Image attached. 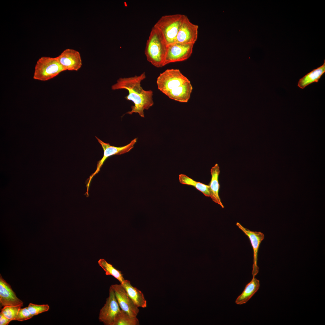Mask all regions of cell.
I'll list each match as a JSON object with an SVG mask.
<instances>
[{"label":"cell","mask_w":325,"mask_h":325,"mask_svg":"<svg viewBox=\"0 0 325 325\" xmlns=\"http://www.w3.org/2000/svg\"><path fill=\"white\" fill-rule=\"evenodd\" d=\"M145 78V74L144 72L138 76L120 78L112 86V90L125 89L128 91V94L125 98L132 101L134 105L132 106L131 110L126 113L131 115L133 113H138L144 118V110L148 109L153 104L152 91L144 90L141 86V81Z\"/></svg>","instance_id":"1"},{"label":"cell","mask_w":325,"mask_h":325,"mask_svg":"<svg viewBox=\"0 0 325 325\" xmlns=\"http://www.w3.org/2000/svg\"><path fill=\"white\" fill-rule=\"evenodd\" d=\"M158 88L169 98L182 103L187 102L193 87L190 81L178 69H168L157 78Z\"/></svg>","instance_id":"2"},{"label":"cell","mask_w":325,"mask_h":325,"mask_svg":"<svg viewBox=\"0 0 325 325\" xmlns=\"http://www.w3.org/2000/svg\"><path fill=\"white\" fill-rule=\"evenodd\" d=\"M167 47L160 31L153 26L147 41L145 50L148 61L158 68L164 66Z\"/></svg>","instance_id":"3"},{"label":"cell","mask_w":325,"mask_h":325,"mask_svg":"<svg viewBox=\"0 0 325 325\" xmlns=\"http://www.w3.org/2000/svg\"><path fill=\"white\" fill-rule=\"evenodd\" d=\"M185 16L181 14L164 15L154 26L160 31L167 46L175 43Z\"/></svg>","instance_id":"4"},{"label":"cell","mask_w":325,"mask_h":325,"mask_svg":"<svg viewBox=\"0 0 325 325\" xmlns=\"http://www.w3.org/2000/svg\"><path fill=\"white\" fill-rule=\"evenodd\" d=\"M66 70L57 57H42L37 62L33 76L34 79L46 81L55 77Z\"/></svg>","instance_id":"5"},{"label":"cell","mask_w":325,"mask_h":325,"mask_svg":"<svg viewBox=\"0 0 325 325\" xmlns=\"http://www.w3.org/2000/svg\"><path fill=\"white\" fill-rule=\"evenodd\" d=\"M99 143L101 145L104 150L103 157L98 162L97 165L95 172L90 176L87 185V191L88 193L90 183L93 177L98 173L103 165L104 162L109 157L115 155H121L130 151L134 147L137 138H135L132 140L128 144L122 147H117L111 145L109 143H106L95 136Z\"/></svg>","instance_id":"6"},{"label":"cell","mask_w":325,"mask_h":325,"mask_svg":"<svg viewBox=\"0 0 325 325\" xmlns=\"http://www.w3.org/2000/svg\"><path fill=\"white\" fill-rule=\"evenodd\" d=\"M194 45L175 42L168 45L164 66L187 60L192 54Z\"/></svg>","instance_id":"7"},{"label":"cell","mask_w":325,"mask_h":325,"mask_svg":"<svg viewBox=\"0 0 325 325\" xmlns=\"http://www.w3.org/2000/svg\"><path fill=\"white\" fill-rule=\"evenodd\" d=\"M120 310L114 292L110 286L109 296L100 310L98 319L105 325H113L116 315Z\"/></svg>","instance_id":"8"},{"label":"cell","mask_w":325,"mask_h":325,"mask_svg":"<svg viewBox=\"0 0 325 325\" xmlns=\"http://www.w3.org/2000/svg\"><path fill=\"white\" fill-rule=\"evenodd\" d=\"M199 26L192 23L185 15L181 24L175 42L194 44L198 36Z\"/></svg>","instance_id":"9"},{"label":"cell","mask_w":325,"mask_h":325,"mask_svg":"<svg viewBox=\"0 0 325 325\" xmlns=\"http://www.w3.org/2000/svg\"><path fill=\"white\" fill-rule=\"evenodd\" d=\"M113 289L117 302L121 309L132 317H136L139 310L129 297L121 284H113Z\"/></svg>","instance_id":"10"},{"label":"cell","mask_w":325,"mask_h":325,"mask_svg":"<svg viewBox=\"0 0 325 325\" xmlns=\"http://www.w3.org/2000/svg\"><path fill=\"white\" fill-rule=\"evenodd\" d=\"M236 225L248 237L250 240L253 252L252 274L253 277H255L259 271V268L257 264L258 253L260 245L264 238V235L260 232L252 231L245 228L239 222L237 223Z\"/></svg>","instance_id":"11"},{"label":"cell","mask_w":325,"mask_h":325,"mask_svg":"<svg viewBox=\"0 0 325 325\" xmlns=\"http://www.w3.org/2000/svg\"><path fill=\"white\" fill-rule=\"evenodd\" d=\"M60 63L66 70L78 71L82 66V60L79 52L71 49L64 50L57 57Z\"/></svg>","instance_id":"12"},{"label":"cell","mask_w":325,"mask_h":325,"mask_svg":"<svg viewBox=\"0 0 325 325\" xmlns=\"http://www.w3.org/2000/svg\"><path fill=\"white\" fill-rule=\"evenodd\" d=\"M0 302L5 306H23L22 301L18 298L11 286L0 276Z\"/></svg>","instance_id":"13"},{"label":"cell","mask_w":325,"mask_h":325,"mask_svg":"<svg viewBox=\"0 0 325 325\" xmlns=\"http://www.w3.org/2000/svg\"><path fill=\"white\" fill-rule=\"evenodd\" d=\"M211 178L210 183V190L211 198L213 201L220 205L222 208L224 206L221 203L218 194L220 185L218 181V177L220 172L219 167L218 164H216L211 169Z\"/></svg>","instance_id":"14"},{"label":"cell","mask_w":325,"mask_h":325,"mask_svg":"<svg viewBox=\"0 0 325 325\" xmlns=\"http://www.w3.org/2000/svg\"><path fill=\"white\" fill-rule=\"evenodd\" d=\"M121 284L138 307L145 308L147 307V301L145 299L144 294L139 290L133 286L129 280H125L124 282Z\"/></svg>","instance_id":"15"},{"label":"cell","mask_w":325,"mask_h":325,"mask_svg":"<svg viewBox=\"0 0 325 325\" xmlns=\"http://www.w3.org/2000/svg\"><path fill=\"white\" fill-rule=\"evenodd\" d=\"M260 287L259 281L253 277L252 280L246 285L242 293L235 301L237 305L246 303L257 292Z\"/></svg>","instance_id":"16"},{"label":"cell","mask_w":325,"mask_h":325,"mask_svg":"<svg viewBox=\"0 0 325 325\" xmlns=\"http://www.w3.org/2000/svg\"><path fill=\"white\" fill-rule=\"evenodd\" d=\"M325 72V60L323 64L307 73L299 79L298 86L304 89L308 85L314 82H317Z\"/></svg>","instance_id":"17"},{"label":"cell","mask_w":325,"mask_h":325,"mask_svg":"<svg viewBox=\"0 0 325 325\" xmlns=\"http://www.w3.org/2000/svg\"><path fill=\"white\" fill-rule=\"evenodd\" d=\"M179 180L181 184L193 186L202 192L206 196L211 197L209 185L196 181L186 175L183 174L179 175Z\"/></svg>","instance_id":"18"},{"label":"cell","mask_w":325,"mask_h":325,"mask_svg":"<svg viewBox=\"0 0 325 325\" xmlns=\"http://www.w3.org/2000/svg\"><path fill=\"white\" fill-rule=\"evenodd\" d=\"M136 317H132L121 309L116 315L113 325H139Z\"/></svg>","instance_id":"19"},{"label":"cell","mask_w":325,"mask_h":325,"mask_svg":"<svg viewBox=\"0 0 325 325\" xmlns=\"http://www.w3.org/2000/svg\"><path fill=\"white\" fill-rule=\"evenodd\" d=\"M99 265L103 269L107 275H111L118 280L120 284L125 280L121 272L115 268L112 265L107 262L104 259H100L98 262Z\"/></svg>","instance_id":"20"},{"label":"cell","mask_w":325,"mask_h":325,"mask_svg":"<svg viewBox=\"0 0 325 325\" xmlns=\"http://www.w3.org/2000/svg\"><path fill=\"white\" fill-rule=\"evenodd\" d=\"M21 307L20 305L4 306L2 309L1 312L5 317L11 321L16 320L18 312Z\"/></svg>","instance_id":"21"},{"label":"cell","mask_w":325,"mask_h":325,"mask_svg":"<svg viewBox=\"0 0 325 325\" xmlns=\"http://www.w3.org/2000/svg\"><path fill=\"white\" fill-rule=\"evenodd\" d=\"M27 308L31 314L34 316L48 311L49 306L47 304L39 305L30 303Z\"/></svg>","instance_id":"22"},{"label":"cell","mask_w":325,"mask_h":325,"mask_svg":"<svg viewBox=\"0 0 325 325\" xmlns=\"http://www.w3.org/2000/svg\"><path fill=\"white\" fill-rule=\"evenodd\" d=\"M33 316L28 310L27 307L21 308L18 312L16 320L21 321L30 319Z\"/></svg>","instance_id":"23"},{"label":"cell","mask_w":325,"mask_h":325,"mask_svg":"<svg viewBox=\"0 0 325 325\" xmlns=\"http://www.w3.org/2000/svg\"><path fill=\"white\" fill-rule=\"evenodd\" d=\"M11 320L5 317L3 314L1 312L0 313V325H7Z\"/></svg>","instance_id":"24"}]
</instances>
